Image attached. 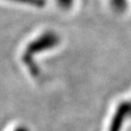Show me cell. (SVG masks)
I'll return each instance as SVG.
<instances>
[{
    "mask_svg": "<svg viewBox=\"0 0 131 131\" xmlns=\"http://www.w3.org/2000/svg\"><path fill=\"white\" fill-rule=\"evenodd\" d=\"M14 2H19V3H24V4L32 5L35 7H43L45 4L44 0H11Z\"/></svg>",
    "mask_w": 131,
    "mask_h": 131,
    "instance_id": "cell-3",
    "label": "cell"
},
{
    "mask_svg": "<svg viewBox=\"0 0 131 131\" xmlns=\"http://www.w3.org/2000/svg\"><path fill=\"white\" fill-rule=\"evenodd\" d=\"M128 117H131V104L130 101H124L116 109V112L111 121L109 131H122L124 122Z\"/></svg>",
    "mask_w": 131,
    "mask_h": 131,
    "instance_id": "cell-2",
    "label": "cell"
},
{
    "mask_svg": "<svg viewBox=\"0 0 131 131\" xmlns=\"http://www.w3.org/2000/svg\"><path fill=\"white\" fill-rule=\"evenodd\" d=\"M112 3L117 10H123L125 7V0H112Z\"/></svg>",
    "mask_w": 131,
    "mask_h": 131,
    "instance_id": "cell-5",
    "label": "cell"
},
{
    "mask_svg": "<svg viewBox=\"0 0 131 131\" xmlns=\"http://www.w3.org/2000/svg\"><path fill=\"white\" fill-rule=\"evenodd\" d=\"M73 1L74 0H57L58 5L63 9H69L73 4Z\"/></svg>",
    "mask_w": 131,
    "mask_h": 131,
    "instance_id": "cell-4",
    "label": "cell"
},
{
    "mask_svg": "<svg viewBox=\"0 0 131 131\" xmlns=\"http://www.w3.org/2000/svg\"><path fill=\"white\" fill-rule=\"evenodd\" d=\"M15 131H28L25 127H18Z\"/></svg>",
    "mask_w": 131,
    "mask_h": 131,
    "instance_id": "cell-6",
    "label": "cell"
},
{
    "mask_svg": "<svg viewBox=\"0 0 131 131\" xmlns=\"http://www.w3.org/2000/svg\"><path fill=\"white\" fill-rule=\"evenodd\" d=\"M59 42V38L53 32H46L45 34L41 35L40 37L36 38L34 41L28 45V47L25 50V53L24 56V60L25 65L28 67V69L31 71L32 74H36L38 70L34 67L33 64V56L35 53L52 49L54 46H56Z\"/></svg>",
    "mask_w": 131,
    "mask_h": 131,
    "instance_id": "cell-1",
    "label": "cell"
}]
</instances>
